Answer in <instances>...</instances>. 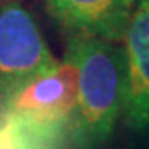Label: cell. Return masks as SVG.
I'll return each mask as SVG.
<instances>
[{"label": "cell", "mask_w": 149, "mask_h": 149, "mask_svg": "<svg viewBox=\"0 0 149 149\" xmlns=\"http://www.w3.org/2000/svg\"><path fill=\"white\" fill-rule=\"evenodd\" d=\"M122 47L127 72L122 117L133 131L149 133V0L136 2Z\"/></svg>", "instance_id": "obj_5"}, {"label": "cell", "mask_w": 149, "mask_h": 149, "mask_svg": "<svg viewBox=\"0 0 149 149\" xmlns=\"http://www.w3.org/2000/svg\"><path fill=\"white\" fill-rule=\"evenodd\" d=\"M77 99V67L65 58L2 102V113L59 149H68V120Z\"/></svg>", "instance_id": "obj_2"}, {"label": "cell", "mask_w": 149, "mask_h": 149, "mask_svg": "<svg viewBox=\"0 0 149 149\" xmlns=\"http://www.w3.org/2000/svg\"><path fill=\"white\" fill-rule=\"evenodd\" d=\"M58 65L34 16L16 0H4L0 4V101Z\"/></svg>", "instance_id": "obj_3"}, {"label": "cell", "mask_w": 149, "mask_h": 149, "mask_svg": "<svg viewBox=\"0 0 149 149\" xmlns=\"http://www.w3.org/2000/svg\"><path fill=\"white\" fill-rule=\"evenodd\" d=\"M0 149H58L24 124L0 113Z\"/></svg>", "instance_id": "obj_6"}, {"label": "cell", "mask_w": 149, "mask_h": 149, "mask_svg": "<svg viewBox=\"0 0 149 149\" xmlns=\"http://www.w3.org/2000/svg\"><path fill=\"white\" fill-rule=\"evenodd\" d=\"M65 58L77 67V99L68 120V149H97L113 133L126 99L122 43L68 38Z\"/></svg>", "instance_id": "obj_1"}, {"label": "cell", "mask_w": 149, "mask_h": 149, "mask_svg": "<svg viewBox=\"0 0 149 149\" xmlns=\"http://www.w3.org/2000/svg\"><path fill=\"white\" fill-rule=\"evenodd\" d=\"M49 16L68 38L122 43L138 0H43Z\"/></svg>", "instance_id": "obj_4"}]
</instances>
